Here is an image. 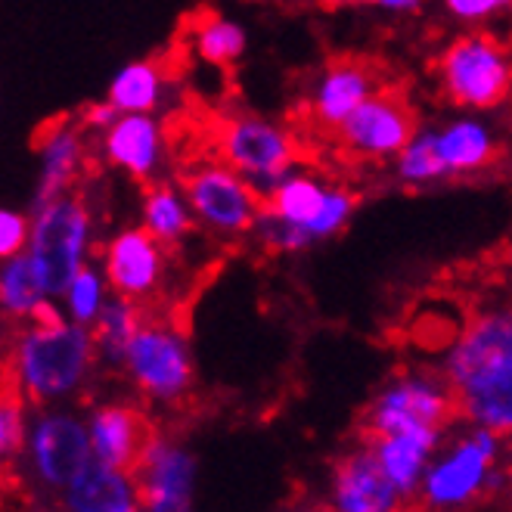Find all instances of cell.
<instances>
[{"label": "cell", "mask_w": 512, "mask_h": 512, "mask_svg": "<svg viewBox=\"0 0 512 512\" xmlns=\"http://www.w3.org/2000/svg\"><path fill=\"white\" fill-rule=\"evenodd\" d=\"M87 426H90L94 457L131 472L140 466L149 441L156 438V429L149 426L146 413H140L131 404H100L90 410Z\"/></svg>", "instance_id": "9a60e30c"}, {"label": "cell", "mask_w": 512, "mask_h": 512, "mask_svg": "<svg viewBox=\"0 0 512 512\" xmlns=\"http://www.w3.org/2000/svg\"><path fill=\"white\" fill-rule=\"evenodd\" d=\"M193 208L184 187L174 184H153L143 196V227L153 233L159 243L171 246L180 243L193 230Z\"/></svg>", "instance_id": "cb8c5ba5"}, {"label": "cell", "mask_w": 512, "mask_h": 512, "mask_svg": "<svg viewBox=\"0 0 512 512\" xmlns=\"http://www.w3.org/2000/svg\"><path fill=\"white\" fill-rule=\"evenodd\" d=\"M357 196L345 187H329L323 180L292 171L264 196L255 221L258 243L270 252H305L320 239L348 227Z\"/></svg>", "instance_id": "3957f363"}, {"label": "cell", "mask_w": 512, "mask_h": 512, "mask_svg": "<svg viewBox=\"0 0 512 512\" xmlns=\"http://www.w3.org/2000/svg\"><path fill=\"white\" fill-rule=\"evenodd\" d=\"M25 472L41 494L63 497L72 481L94 460L90 426L75 410L41 407L28 426V441L22 457Z\"/></svg>", "instance_id": "5b68a950"}, {"label": "cell", "mask_w": 512, "mask_h": 512, "mask_svg": "<svg viewBox=\"0 0 512 512\" xmlns=\"http://www.w3.org/2000/svg\"><path fill=\"white\" fill-rule=\"evenodd\" d=\"M72 512H134L143 509L137 475L122 466L90 460L87 469L72 481L69 491L59 497Z\"/></svg>", "instance_id": "d6986e66"}, {"label": "cell", "mask_w": 512, "mask_h": 512, "mask_svg": "<svg viewBox=\"0 0 512 512\" xmlns=\"http://www.w3.org/2000/svg\"><path fill=\"white\" fill-rule=\"evenodd\" d=\"M326 4L379 7V10H391V13H410V10H419V4H423V0H326Z\"/></svg>", "instance_id": "836d02e7"}, {"label": "cell", "mask_w": 512, "mask_h": 512, "mask_svg": "<svg viewBox=\"0 0 512 512\" xmlns=\"http://www.w3.org/2000/svg\"><path fill=\"white\" fill-rule=\"evenodd\" d=\"M47 298L50 295L44 289V280L38 274L32 255L19 252V255L4 258V267H0V308H4L10 320L25 323Z\"/></svg>", "instance_id": "603a6c76"}, {"label": "cell", "mask_w": 512, "mask_h": 512, "mask_svg": "<svg viewBox=\"0 0 512 512\" xmlns=\"http://www.w3.org/2000/svg\"><path fill=\"white\" fill-rule=\"evenodd\" d=\"M509 264H512V252H509Z\"/></svg>", "instance_id": "d590c367"}, {"label": "cell", "mask_w": 512, "mask_h": 512, "mask_svg": "<svg viewBox=\"0 0 512 512\" xmlns=\"http://www.w3.org/2000/svg\"><path fill=\"white\" fill-rule=\"evenodd\" d=\"M84 128L81 125H53L41 137V174H38V190L35 205L56 199L69 193L75 177L84 165Z\"/></svg>", "instance_id": "44dd1931"}, {"label": "cell", "mask_w": 512, "mask_h": 512, "mask_svg": "<svg viewBox=\"0 0 512 512\" xmlns=\"http://www.w3.org/2000/svg\"><path fill=\"white\" fill-rule=\"evenodd\" d=\"M184 193L196 221L221 236L252 233L264 208V196L224 159L193 165L184 174Z\"/></svg>", "instance_id": "9c48e42d"}, {"label": "cell", "mask_w": 512, "mask_h": 512, "mask_svg": "<svg viewBox=\"0 0 512 512\" xmlns=\"http://www.w3.org/2000/svg\"><path fill=\"white\" fill-rule=\"evenodd\" d=\"M103 156L134 180H156L165 162V140L153 112H122V118L103 131Z\"/></svg>", "instance_id": "e0dca14e"}, {"label": "cell", "mask_w": 512, "mask_h": 512, "mask_svg": "<svg viewBox=\"0 0 512 512\" xmlns=\"http://www.w3.org/2000/svg\"><path fill=\"white\" fill-rule=\"evenodd\" d=\"M140 503L149 512H187L196 497V457L180 441L156 432L134 469Z\"/></svg>", "instance_id": "4fadbf2b"}, {"label": "cell", "mask_w": 512, "mask_h": 512, "mask_svg": "<svg viewBox=\"0 0 512 512\" xmlns=\"http://www.w3.org/2000/svg\"><path fill=\"white\" fill-rule=\"evenodd\" d=\"M435 146H438V156H441L447 177L481 171L497 156V140L491 128L469 115L454 118V122H447L441 131H435Z\"/></svg>", "instance_id": "7402d4cb"}, {"label": "cell", "mask_w": 512, "mask_h": 512, "mask_svg": "<svg viewBox=\"0 0 512 512\" xmlns=\"http://www.w3.org/2000/svg\"><path fill=\"white\" fill-rule=\"evenodd\" d=\"M503 435L469 426L450 444L438 447L432 457L416 500L426 509H463L475 500H485L506 481V469L500 472Z\"/></svg>", "instance_id": "277c9868"}, {"label": "cell", "mask_w": 512, "mask_h": 512, "mask_svg": "<svg viewBox=\"0 0 512 512\" xmlns=\"http://www.w3.org/2000/svg\"><path fill=\"white\" fill-rule=\"evenodd\" d=\"M336 131L342 146L357 159H398L416 134V115L398 94L376 90Z\"/></svg>", "instance_id": "7c38bea8"}, {"label": "cell", "mask_w": 512, "mask_h": 512, "mask_svg": "<svg viewBox=\"0 0 512 512\" xmlns=\"http://www.w3.org/2000/svg\"><path fill=\"white\" fill-rule=\"evenodd\" d=\"M106 292H109V280L103 274V267H94V264L87 261L75 274V280L69 283L66 295L59 298V305H63L69 320L94 329L100 311L106 308V301H109Z\"/></svg>", "instance_id": "83f0119b"}, {"label": "cell", "mask_w": 512, "mask_h": 512, "mask_svg": "<svg viewBox=\"0 0 512 512\" xmlns=\"http://www.w3.org/2000/svg\"><path fill=\"white\" fill-rule=\"evenodd\" d=\"M118 118H122V112H118L109 100H100V103H90L84 112H81V128L84 131H109Z\"/></svg>", "instance_id": "d6a6232c"}, {"label": "cell", "mask_w": 512, "mask_h": 512, "mask_svg": "<svg viewBox=\"0 0 512 512\" xmlns=\"http://www.w3.org/2000/svg\"><path fill=\"white\" fill-rule=\"evenodd\" d=\"M444 7L450 16H457L463 22H481V19L512 7V0H444Z\"/></svg>", "instance_id": "1f68e13d"}, {"label": "cell", "mask_w": 512, "mask_h": 512, "mask_svg": "<svg viewBox=\"0 0 512 512\" xmlns=\"http://www.w3.org/2000/svg\"><path fill=\"white\" fill-rule=\"evenodd\" d=\"M457 419L454 391L444 376H401L388 382L364 413V435L379 438L410 429H444Z\"/></svg>", "instance_id": "8fae6325"}, {"label": "cell", "mask_w": 512, "mask_h": 512, "mask_svg": "<svg viewBox=\"0 0 512 512\" xmlns=\"http://www.w3.org/2000/svg\"><path fill=\"white\" fill-rule=\"evenodd\" d=\"M28 426H32V419H28V398L7 382L4 401H0V457L7 463L13 457L16 460L22 457L25 441H28Z\"/></svg>", "instance_id": "f546056e"}, {"label": "cell", "mask_w": 512, "mask_h": 512, "mask_svg": "<svg viewBox=\"0 0 512 512\" xmlns=\"http://www.w3.org/2000/svg\"><path fill=\"white\" fill-rule=\"evenodd\" d=\"M218 156L267 196L298 165L292 134L258 115H236L218 128Z\"/></svg>", "instance_id": "ba28073f"}, {"label": "cell", "mask_w": 512, "mask_h": 512, "mask_svg": "<svg viewBox=\"0 0 512 512\" xmlns=\"http://www.w3.org/2000/svg\"><path fill=\"white\" fill-rule=\"evenodd\" d=\"M94 329L69 317L38 323L25 320L10 345V385L35 407H53L75 398L97 364Z\"/></svg>", "instance_id": "7a4b0ae2"}, {"label": "cell", "mask_w": 512, "mask_h": 512, "mask_svg": "<svg viewBox=\"0 0 512 512\" xmlns=\"http://www.w3.org/2000/svg\"><path fill=\"white\" fill-rule=\"evenodd\" d=\"M367 441L385 478L395 485V491L404 500H416L423 475L444 441V429H410V432H391Z\"/></svg>", "instance_id": "ac0fdd59"}, {"label": "cell", "mask_w": 512, "mask_h": 512, "mask_svg": "<svg viewBox=\"0 0 512 512\" xmlns=\"http://www.w3.org/2000/svg\"><path fill=\"white\" fill-rule=\"evenodd\" d=\"M193 50L208 66H233L246 53V32L224 16H205L193 28Z\"/></svg>", "instance_id": "4316f807"}, {"label": "cell", "mask_w": 512, "mask_h": 512, "mask_svg": "<svg viewBox=\"0 0 512 512\" xmlns=\"http://www.w3.org/2000/svg\"><path fill=\"white\" fill-rule=\"evenodd\" d=\"M25 252L32 255L47 295L59 301L78 270L87 264V252H90L87 205L72 193L35 205L32 239H28Z\"/></svg>", "instance_id": "8992f818"}, {"label": "cell", "mask_w": 512, "mask_h": 512, "mask_svg": "<svg viewBox=\"0 0 512 512\" xmlns=\"http://www.w3.org/2000/svg\"><path fill=\"white\" fill-rule=\"evenodd\" d=\"M329 500L339 512H391L404 506V497L385 478L370 444L339 460Z\"/></svg>", "instance_id": "2e32d148"}, {"label": "cell", "mask_w": 512, "mask_h": 512, "mask_svg": "<svg viewBox=\"0 0 512 512\" xmlns=\"http://www.w3.org/2000/svg\"><path fill=\"white\" fill-rule=\"evenodd\" d=\"M165 243L149 233L146 227L118 230L103 249V274L115 295L143 301L162 286L165 277Z\"/></svg>", "instance_id": "5bb4252c"}, {"label": "cell", "mask_w": 512, "mask_h": 512, "mask_svg": "<svg viewBox=\"0 0 512 512\" xmlns=\"http://www.w3.org/2000/svg\"><path fill=\"white\" fill-rule=\"evenodd\" d=\"M395 171L401 184H413V187L447 180V171L441 165L438 146H435V131H416L413 140L398 153Z\"/></svg>", "instance_id": "f1b7e54d"}, {"label": "cell", "mask_w": 512, "mask_h": 512, "mask_svg": "<svg viewBox=\"0 0 512 512\" xmlns=\"http://www.w3.org/2000/svg\"><path fill=\"white\" fill-rule=\"evenodd\" d=\"M122 370L146 398L174 404L190 395L196 364L187 339L168 323H143L125 351Z\"/></svg>", "instance_id": "30bf717a"}, {"label": "cell", "mask_w": 512, "mask_h": 512, "mask_svg": "<svg viewBox=\"0 0 512 512\" xmlns=\"http://www.w3.org/2000/svg\"><path fill=\"white\" fill-rule=\"evenodd\" d=\"M376 94L373 72L357 59H339L317 75L311 94V115L323 128H339L345 118Z\"/></svg>", "instance_id": "ffe728a7"}, {"label": "cell", "mask_w": 512, "mask_h": 512, "mask_svg": "<svg viewBox=\"0 0 512 512\" xmlns=\"http://www.w3.org/2000/svg\"><path fill=\"white\" fill-rule=\"evenodd\" d=\"M165 90V72L153 59H137L115 72L109 81L106 100L118 112H156Z\"/></svg>", "instance_id": "d4e9b609"}, {"label": "cell", "mask_w": 512, "mask_h": 512, "mask_svg": "<svg viewBox=\"0 0 512 512\" xmlns=\"http://www.w3.org/2000/svg\"><path fill=\"white\" fill-rule=\"evenodd\" d=\"M438 69L447 100L463 109H491L512 90V56L488 35L457 38Z\"/></svg>", "instance_id": "52a82bcc"}, {"label": "cell", "mask_w": 512, "mask_h": 512, "mask_svg": "<svg viewBox=\"0 0 512 512\" xmlns=\"http://www.w3.org/2000/svg\"><path fill=\"white\" fill-rule=\"evenodd\" d=\"M441 376L454 391L457 419L512 438V305L478 311L447 348Z\"/></svg>", "instance_id": "6da1fadb"}, {"label": "cell", "mask_w": 512, "mask_h": 512, "mask_svg": "<svg viewBox=\"0 0 512 512\" xmlns=\"http://www.w3.org/2000/svg\"><path fill=\"white\" fill-rule=\"evenodd\" d=\"M506 485H509V491H512V454H509V460H506Z\"/></svg>", "instance_id": "e575fe53"}, {"label": "cell", "mask_w": 512, "mask_h": 512, "mask_svg": "<svg viewBox=\"0 0 512 512\" xmlns=\"http://www.w3.org/2000/svg\"><path fill=\"white\" fill-rule=\"evenodd\" d=\"M28 239H32V218L16 208H4L0 212V258L25 252Z\"/></svg>", "instance_id": "4dcf8cb0"}, {"label": "cell", "mask_w": 512, "mask_h": 512, "mask_svg": "<svg viewBox=\"0 0 512 512\" xmlns=\"http://www.w3.org/2000/svg\"><path fill=\"white\" fill-rule=\"evenodd\" d=\"M143 311H140V301L125 298V295H115L106 301V308L100 311L97 323H94V339H97V351L103 360L109 364L122 367L125 351L134 342V336L140 333L143 326Z\"/></svg>", "instance_id": "484cf974"}]
</instances>
